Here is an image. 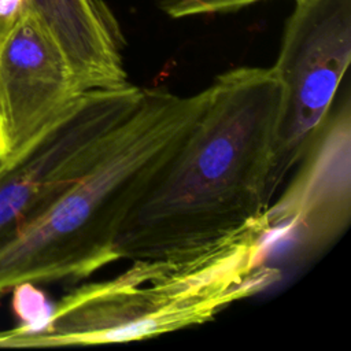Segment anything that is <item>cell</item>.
<instances>
[{
  "mask_svg": "<svg viewBox=\"0 0 351 351\" xmlns=\"http://www.w3.org/2000/svg\"><path fill=\"white\" fill-rule=\"evenodd\" d=\"M193 125L129 213L118 259L159 258L203 247L261 217L280 82L271 67L217 75Z\"/></svg>",
  "mask_w": 351,
  "mask_h": 351,
  "instance_id": "obj_1",
  "label": "cell"
},
{
  "mask_svg": "<svg viewBox=\"0 0 351 351\" xmlns=\"http://www.w3.org/2000/svg\"><path fill=\"white\" fill-rule=\"evenodd\" d=\"M274 239L263 213L203 247L132 259L121 274L64 295L41 330L27 335L0 330V347L129 343L206 324L278 280L280 271L266 265Z\"/></svg>",
  "mask_w": 351,
  "mask_h": 351,
  "instance_id": "obj_2",
  "label": "cell"
},
{
  "mask_svg": "<svg viewBox=\"0 0 351 351\" xmlns=\"http://www.w3.org/2000/svg\"><path fill=\"white\" fill-rule=\"evenodd\" d=\"M204 101L206 89L144 88L89 170L0 243V298L19 282L82 280L118 261L121 226Z\"/></svg>",
  "mask_w": 351,
  "mask_h": 351,
  "instance_id": "obj_3",
  "label": "cell"
},
{
  "mask_svg": "<svg viewBox=\"0 0 351 351\" xmlns=\"http://www.w3.org/2000/svg\"><path fill=\"white\" fill-rule=\"evenodd\" d=\"M271 66L281 93L267 195L299 165L326 123L351 60V0H295Z\"/></svg>",
  "mask_w": 351,
  "mask_h": 351,
  "instance_id": "obj_4",
  "label": "cell"
},
{
  "mask_svg": "<svg viewBox=\"0 0 351 351\" xmlns=\"http://www.w3.org/2000/svg\"><path fill=\"white\" fill-rule=\"evenodd\" d=\"M141 86L89 89L0 167V243L81 178L138 104Z\"/></svg>",
  "mask_w": 351,
  "mask_h": 351,
  "instance_id": "obj_5",
  "label": "cell"
},
{
  "mask_svg": "<svg viewBox=\"0 0 351 351\" xmlns=\"http://www.w3.org/2000/svg\"><path fill=\"white\" fill-rule=\"evenodd\" d=\"M84 92L44 23L22 15L0 40V160L19 154Z\"/></svg>",
  "mask_w": 351,
  "mask_h": 351,
  "instance_id": "obj_6",
  "label": "cell"
},
{
  "mask_svg": "<svg viewBox=\"0 0 351 351\" xmlns=\"http://www.w3.org/2000/svg\"><path fill=\"white\" fill-rule=\"evenodd\" d=\"M296 176L265 215L300 258L321 252L351 218V108L346 99L299 162Z\"/></svg>",
  "mask_w": 351,
  "mask_h": 351,
  "instance_id": "obj_7",
  "label": "cell"
},
{
  "mask_svg": "<svg viewBox=\"0 0 351 351\" xmlns=\"http://www.w3.org/2000/svg\"><path fill=\"white\" fill-rule=\"evenodd\" d=\"M25 14L49 30L84 90L129 82L122 32L101 0H0V40Z\"/></svg>",
  "mask_w": 351,
  "mask_h": 351,
  "instance_id": "obj_8",
  "label": "cell"
},
{
  "mask_svg": "<svg viewBox=\"0 0 351 351\" xmlns=\"http://www.w3.org/2000/svg\"><path fill=\"white\" fill-rule=\"evenodd\" d=\"M11 308L18 318L19 325L11 330L15 333H36L41 330L49 321L53 304L45 293L34 282H19L10 291Z\"/></svg>",
  "mask_w": 351,
  "mask_h": 351,
  "instance_id": "obj_9",
  "label": "cell"
},
{
  "mask_svg": "<svg viewBox=\"0 0 351 351\" xmlns=\"http://www.w3.org/2000/svg\"><path fill=\"white\" fill-rule=\"evenodd\" d=\"M158 7L173 18L196 14L234 11L261 0H155Z\"/></svg>",
  "mask_w": 351,
  "mask_h": 351,
  "instance_id": "obj_10",
  "label": "cell"
},
{
  "mask_svg": "<svg viewBox=\"0 0 351 351\" xmlns=\"http://www.w3.org/2000/svg\"><path fill=\"white\" fill-rule=\"evenodd\" d=\"M1 163H3V162H1V160H0V167H1Z\"/></svg>",
  "mask_w": 351,
  "mask_h": 351,
  "instance_id": "obj_11",
  "label": "cell"
}]
</instances>
